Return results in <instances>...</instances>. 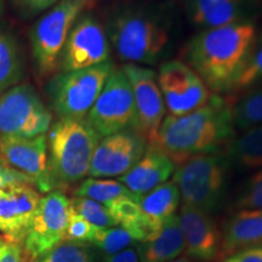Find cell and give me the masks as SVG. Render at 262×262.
Returning <instances> with one entry per match:
<instances>
[{
  "label": "cell",
  "mask_w": 262,
  "mask_h": 262,
  "mask_svg": "<svg viewBox=\"0 0 262 262\" xmlns=\"http://www.w3.org/2000/svg\"><path fill=\"white\" fill-rule=\"evenodd\" d=\"M232 107L233 100L211 95L204 106L191 113L164 118L158 135L149 145L162 150L175 165L195 156L216 152L233 137Z\"/></svg>",
  "instance_id": "1"
},
{
  "label": "cell",
  "mask_w": 262,
  "mask_h": 262,
  "mask_svg": "<svg viewBox=\"0 0 262 262\" xmlns=\"http://www.w3.org/2000/svg\"><path fill=\"white\" fill-rule=\"evenodd\" d=\"M257 38L253 21L203 29L186 48L188 66L216 95L229 93Z\"/></svg>",
  "instance_id": "2"
},
{
  "label": "cell",
  "mask_w": 262,
  "mask_h": 262,
  "mask_svg": "<svg viewBox=\"0 0 262 262\" xmlns=\"http://www.w3.org/2000/svg\"><path fill=\"white\" fill-rule=\"evenodd\" d=\"M101 137L84 119H58L49 130L48 164L52 191L66 188L89 175Z\"/></svg>",
  "instance_id": "3"
},
{
  "label": "cell",
  "mask_w": 262,
  "mask_h": 262,
  "mask_svg": "<svg viewBox=\"0 0 262 262\" xmlns=\"http://www.w3.org/2000/svg\"><path fill=\"white\" fill-rule=\"evenodd\" d=\"M107 37L118 57L129 64H153L169 42L165 26L140 10H122L108 22Z\"/></svg>",
  "instance_id": "4"
},
{
  "label": "cell",
  "mask_w": 262,
  "mask_h": 262,
  "mask_svg": "<svg viewBox=\"0 0 262 262\" xmlns=\"http://www.w3.org/2000/svg\"><path fill=\"white\" fill-rule=\"evenodd\" d=\"M94 2L60 0L35 22L31 31V45L39 74L49 75L57 71L62 50L72 28Z\"/></svg>",
  "instance_id": "5"
},
{
  "label": "cell",
  "mask_w": 262,
  "mask_h": 262,
  "mask_svg": "<svg viewBox=\"0 0 262 262\" xmlns=\"http://www.w3.org/2000/svg\"><path fill=\"white\" fill-rule=\"evenodd\" d=\"M116 66L107 61L84 70L61 72L49 81L48 96L58 119H84Z\"/></svg>",
  "instance_id": "6"
},
{
  "label": "cell",
  "mask_w": 262,
  "mask_h": 262,
  "mask_svg": "<svg viewBox=\"0 0 262 262\" xmlns=\"http://www.w3.org/2000/svg\"><path fill=\"white\" fill-rule=\"evenodd\" d=\"M183 204L210 212L220 203L225 191L226 159L216 152L188 159L173 173Z\"/></svg>",
  "instance_id": "7"
},
{
  "label": "cell",
  "mask_w": 262,
  "mask_h": 262,
  "mask_svg": "<svg viewBox=\"0 0 262 262\" xmlns=\"http://www.w3.org/2000/svg\"><path fill=\"white\" fill-rule=\"evenodd\" d=\"M85 120L101 139L127 130H136L134 95L122 68H114Z\"/></svg>",
  "instance_id": "8"
},
{
  "label": "cell",
  "mask_w": 262,
  "mask_h": 262,
  "mask_svg": "<svg viewBox=\"0 0 262 262\" xmlns=\"http://www.w3.org/2000/svg\"><path fill=\"white\" fill-rule=\"evenodd\" d=\"M51 125L52 114L32 85H16L0 95V135L35 137Z\"/></svg>",
  "instance_id": "9"
},
{
  "label": "cell",
  "mask_w": 262,
  "mask_h": 262,
  "mask_svg": "<svg viewBox=\"0 0 262 262\" xmlns=\"http://www.w3.org/2000/svg\"><path fill=\"white\" fill-rule=\"evenodd\" d=\"M71 215V199L61 191L41 196L38 210L22 242L27 262H34L64 241Z\"/></svg>",
  "instance_id": "10"
},
{
  "label": "cell",
  "mask_w": 262,
  "mask_h": 262,
  "mask_svg": "<svg viewBox=\"0 0 262 262\" xmlns=\"http://www.w3.org/2000/svg\"><path fill=\"white\" fill-rule=\"evenodd\" d=\"M157 81L170 116H185L210 100L211 95L204 81L181 61L164 62L159 67Z\"/></svg>",
  "instance_id": "11"
},
{
  "label": "cell",
  "mask_w": 262,
  "mask_h": 262,
  "mask_svg": "<svg viewBox=\"0 0 262 262\" xmlns=\"http://www.w3.org/2000/svg\"><path fill=\"white\" fill-rule=\"evenodd\" d=\"M107 32L93 14L85 11L78 18L62 50L60 68L71 72L95 67L110 61Z\"/></svg>",
  "instance_id": "12"
},
{
  "label": "cell",
  "mask_w": 262,
  "mask_h": 262,
  "mask_svg": "<svg viewBox=\"0 0 262 262\" xmlns=\"http://www.w3.org/2000/svg\"><path fill=\"white\" fill-rule=\"evenodd\" d=\"M122 70L133 90L136 108V131L145 137L149 145L158 135L166 113L157 74L153 70L139 64H124Z\"/></svg>",
  "instance_id": "13"
},
{
  "label": "cell",
  "mask_w": 262,
  "mask_h": 262,
  "mask_svg": "<svg viewBox=\"0 0 262 262\" xmlns=\"http://www.w3.org/2000/svg\"><path fill=\"white\" fill-rule=\"evenodd\" d=\"M148 142L136 130L101 139L91 159L89 175L95 179L123 176L145 155Z\"/></svg>",
  "instance_id": "14"
},
{
  "label": "cell",
  "mask_w": 262,
  "mask_h": 262,
  "mask_svg": "<svg viewBox=\"0 0 262 262\" xmlns=\"http://www.w3.org/2000/svg\"><path fill=\"white\" fill-rule=\"evenodd\" d=\"M0 160L27 176L39 192H52L47 134L35 137L0 135Z\"/></svg>",
  "instance_id": "15"
},
{
  "label": "cell",
  "mask_w": 262,
  "mask_h": 262,
  "mask_svg": "<svg viewBox=\"0 0 262 262\" xmlns=\"http://www.w3.org/2000/svg\"><path fill=\"white\" fill-rule=\"evenodd\" d=\"M41 201L32 183H15L0 189V232L16 243H22Z\"/></svg>",
  "instance_id": "16"
},
{
  "label": "cell",
  "mask_w": 262,
  "mask_h": 262,
  "mask_svg": "<svg viewBox=\"0 0 262 262\" xmlns=\"http://www.w3.org/2000/svg\"><path fill=\"white\" fill-rule=\"evenodd\" d=\"M178 217L189 256L202 261L217 258L221 237L209 212L183 204Z\"/></svg>",
  "instance_id": "17"
},
{
  "label": "cell",
  "mask_w": 262,
  "mask_h": 262,
  "mask_svg": "<svg viewBox=\"0 0 262 262\" xmlns=\"http://www.w3.org/2000/svg\"><path fill=\"white\" fill-rule=\"evenodd\" d=\"M173 170L175 164L169 157L157 147L148 145L139 163L125 175L120 176L118 181L123 183L131 193L141 198L168 181Z\"/></svg>",
  "instance_id": "18"
},
{
  "label": "cell",
  "mask_w": 262,
  "mask_h": 262,
  "mask_svg": "<svg viewBox=\"0 0 262 262\" xmlns=\"http://www.w3.org/2000/svg\"><path fill=\"white\" fill-rule=\"evenodd\" d=\"M253 8V0H189L187 14L196 27L210 29L247 21Z\"/></svg>",
  "instance_id": "19"
},
{
  "label": "cell",
  "mask_w": 262,
  "mask_h": 262,
  "mask_svg": "<svg viewBox=\"0 0 262 262\" xmlns=\"http://www.w3.org/2000/svg\"><path fill=\"white\" fill-rule=\"evenodd\" d=\"M262 244V210H241L225 227L221 241V257Z\"/></svg>",
  "instance_id": "20"
},
{
  "label": "cell",
  "mask_w": 262,
  "mask_h": 262,
  "mask_svg": "<svg viewBox=\"0 0 262 262\" xmlns=\"http://www.w3.org/2000/svg\"><path fill=\"white\" fill-rule=\"evenodd\" d=\"M185 250V239L179 224L178 215L168 219L157 234L145 242L141 253V262H169Z\"/></svg>",
  "instance_id": "21"
},
{
  "label": "cell",
  "mask_w": 262,
  "mask_h": 262,
  "mask_svg": "<svg viewBox=\"0 0 262 262\" xmlns=\"http://www.w3.org/2000/svg\"><path fill=\"white\" fill-rule=\"evenodd\" d=\"M180 199L181 196L175 182L166 181L153 191L141 196L139 205L142 215L157 231H159L164 222L175 215Z\"/></svg>",
  "instance_id": "22"
},
{
  "label": "cell",
  "mask_w": 262,
  "mask_h": 262,
  "mask_svg": "<svg viewBox=\"0 0 262 262\" xmlns=\"http://www.w3.org/2000/svg\"><path fill=\"white\" fill-rule=\"evenodd\" d=\"M25 60L14 34L0 29V95L17 85L24 77Z\"/></svg>",
  "instance_id": "23"
},
{
  "label": "cell",
  "mask_w": 262,
  "mask_h": 262,
  "mask_svg": "<svg viewBox=\"0 0 262 262\" xmlns=\"http://www.w3.org/2000/svg\"><path fill=\"white\" fill-rule=\"evenodd\" d=\"M227 156L242 168H262V125L245 130L243 135L231 141Z\"/></svg>",
  "instance_id": "24"
},
{
  "label": "cell",
  "mask_w": 262,
  "mask_h": 262,
  "mask_svg": "<svg viewBox=\"0 0 262 262\" xmlns=\"http://www.w3.org/2000/svg\"><path fill=\"white\" fill-rule=\"evenodd\" d=\"M75 196L93 199V201L101 203L104 206L122 198L140 201V196L131 193L123 183L117 181V180L95 178L84 180L79 185V187L75 189Z\"/></svg>",
  "instance_id": "25"
},
{
  "label": "cell",
  "mask_w": 262,
  "mask_h": 262,
  "mask_svg": "<svg viewBox=\"0 0 262 262\" xmlns=\"http://www.w3.org/2000/svg\"><path fill=\"white\" fill-rule=\"evenodd\" d=\"M234 126L241 130L262 125V85L250 89L232 107Z\"/></svg>",
  "instance_id": "26"
},
{
  "label": "cell",
  "mask_w": 262,
  "mask_h": 262,
  "mask_svg": "<svg viewBox=\"0 0 262 262\" xmlns=\"http://www.w3.org/2000/svg\"><path fill=\"white\" fill-rule=\"evenodd\" d=\"M260 85H262V34L255 40L243 70L229 94L243 93Z\"/></svg>",
  "instance_id": "27"
},
{
  "label": "cell",
  "mask_w": 262,
  "mask_h": 262,
  "mask_svg": "<svg viewBox=\"0 0 262 262\" xmlns=\"http://www.w3.org/2000/svg\"><path fill=\"white\" fill-rule=\"evenodd\" d=\"M134 238L125 229L116 226L110 228H96L91 244L100 249L107 256L119 253L134 244Z\"/></svg>",
  "instance_id": "28"
},
{
  "label": "cell",
  "mask_w": 262,
  "mask_h": 262,
  "mask_svg": "<svg viewBox=\"0 0 262 262\" xmlns=\"http://www.w3.org/2000/svg\"><path fill=\"white\" fill-rule=\"evenodd\" d=\"M71 208L97 228H110L117 226L106 206L93 199L74 196L71 199Z\"/></svg>",
  "instance_id": "29"
},
{
  "label": "cell",
  "mask_w": 262,
  "mask_h": 262,
  "mask_svg": "<svg viewBox=\"0 0 262 262\" xmlns=\"http://www.w3.org/2000/svg\"><path fill=\"white\" fill-rule=\"evenodd\" d=\"M34 262H94L88 244L63 241Z\"/></svg>",
  "instance_id": "30"
},
{
  "label": "cell",
  "mask_w": 262,
  "mask_h": 262,
  "mask_svg": "<svg viewBox=\"0 0 262 262\" xmlns=\"http://www.w3.org/2000/svg\"><path fill=\"white\" fill-rule=\"evenodd\" d=\"M235 205L241 210H262V168L247 182Z\"/></svg>",
  "instance_id": "31"
},
{
  "label": "cell",
  "mask_w": 262,
  "mask_h": 262,
  "mask_svg": "<svg viewBox=\"0 0 262 262\" xmlns=\"http://www.w3.org/2000/svg\"><path fill=\"white\" fill-rule=\"evenodd\" d=\"M97 227H95L86 221L83 216L72 210L71 208V215L70 220H68L67 229H66L64 241L75 242V243H91L93 241L94 233Z\"/></svg>",
  "instance_id": "32"
},
{
  "label": "cell",
  "mask_w": 262,
  "mask_h": 262,
  "mask_svg": "<svg viewBox=\"0 0 262 262\" xmlns=\"http://www.w3.org/2000/svg\"><path fill=\"white\" fill-rule=\"evenodd\" d=\"M60 0H11V5L18 17L28 19L47 12Z\"/></svg>",
  "instance_id": "33"
},
{
  "label": "cell",
  "mask_w": 262,
  "mask_h": 262,
  "mask_svg": "<svg viewBox=\"0 0 262 262\" xmlns=\"http://www.w3.org/2000/svg\"><path fill=\"white\" fill-rule=\"evenodd\" d=\"M19 244L0 234V262H24Z\"/></svg>",
  "instance_id": "34"
},
{
  "label": "cell",
  "mask_w": 262,
  "mask_h": 262,
  "mask_svg": "<svg viewBox=\"0 0 262 262\" xmlns=\"http://www.w3.org/2000/svg\"><path fill=\"white\" fill-rule=\"evenodd\" d=\"M15 183H32V181L17 170L10 168L8 165H0V189L9 187Z\"/></svg>",
  "instance_id": "35"
},
{
  "label": "cell",
  "mask_w": 262,
  "mask_h": 262,
  "mask_svg": "<svg viewBox=\"0 0 262 262\" xmlns=\"http://www.w3.org/2000/svg\"><path fill=\"white\" fill-rule=\"evenodd\" d=\"M224 262H262V244L229 255Z\"/></svg>",
  "instance_id": "36"
},
{
  "label": "cell",
  "mask_w": 262,
  "mask_h": 262,
  "mask_svg": "<svg viewBox=\"0 0 262 262\" xmlns=\"http://www.w3.org/2000/svg\"><path fill=\"white\" fill-rule=\"evenodd\" d=\"M104 262H141V255L135 249L127 248L112 256H107Z\"/></svg>",
  "instance_id": "37"
},
{
  "label": "cell",
  "mask_w": 262,
  "mask_h": 262,
  "mask_svg": "<svg viewBox=\"0 0 262 262\" xmlns=\"http://www.w3.org/2000/svg\"><path fill=\"white\" fill-rule=\"evenodd\" d=\"M5 9V0H0V16H2L3 12H4Z\"/></svg>",
  "instance_id": "38"
},
{
  "label": "cell",
  "mask_w": 262,
  "mask_h": 262,
  "mask_svg": "<svg viewBox=\"0 0 262 262\" xmlns=\"http://www.w3.org/2000/svg\"><path fill=\"white\" fill-rule=\"evenodd\" d=\"M169 262H192V261L186 260V258H179V260H173V261H169Z\"/></svg>",
  "instance_id": "39"
},
{
  "label": "cell",
  "mask_w": 262,
  "mask_h": 262,
  "mask_svg": "<svg viewBox=\"0 0 262 262\" xmlns=\"http://www.w3.org/2000/svg\"><path fill=\"white\" fill-rule=\"evenodd\" d=\"M0 165H2V160H0Z\"/></svg>",
  "instance_id": "40"
},
{
  "label": "cell",
  "mask_w": 262,
  "mask_h": 262,
  "mask_svg": "<svg viewBox=\"0 0 262 262\" xmlns=\"http://www.w3.org/2000/svg\"><path fill=\"white\" fill-rule=\"evenodd\" d=\"M25 262H27V261H25Z\"/></svg>",
  "instance_id": "41"
}]
</instances>
